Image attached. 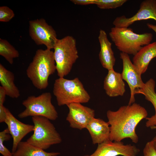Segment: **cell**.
<instances>
[{
	"instance_id": "ffe728a7",
	"label": "cell",
	"mask_w": 156,
	"mask_h": 156,
	"mask_svg": "<svg viewBox=\"0 0 156 156\" xmlns=\"http://www.w3.org/2000/svg\"><path fill=\"white\" fill-rule=\"evenodd\" d=\"M60 154L58 152H47L26 141H21L16 151L12 153V156H57Z\"/></svg>"
},
{
	"instance_id": "8fae6325",
	"label": "cell",
	"mask_w": 156,
	"mask_h": 156,
	"mask_svg": "<svg viewBox=\"0 0 156 156\" xmlns=\"http://www.w3.org/2000/svg\"><path fill=\"white\" fill-rule=\"evenodd\" d=\"M152 19L156 21V0H145L140 4V8L133 16L127 18L125 15L117 17L113 22L115 27H128L138 21Z\"/></svg>"
},
{
	"instance_id": "cb8c5ba5",
	"label": "cell",
	"mask_w": 156,
	"mask_h": 156,
	"mask_svg": "<svg viewBox=\"0 0 156 156\" xmlns=\"http://www.w3.org/2000/svg\"><path fill=\"white\" fill-rule=\"evenodd\" d=\"M13 11L7 6L0 7V21L7 22L10 21L14 16Z\"/></svg>"
},
{
	"instance_id": "7402d4cb",
	"label": "cell",
	"mask_w": 156,
	"mask_h": 156,
	"mask_svg": "<svg viewBox=\"0 0 156 156\" xmlns=\"http://www.w3.org/2000/svg\"><path fill=\"white\" fill-rule=\"evenodd\" d=\"M127 0H95L94 4L103 9H115L122 6Z\"/></svg>"
},
{
	"instance_id": "44dd1931",
	"label": "cell",
	"mask_w": 156,
	"mask_h": 156,
	"mask_svg": "<svg viewBox=\"0 0 156 156\" xmlns=\"http://www.w3.org/2000/svg\"><path fill=\"white\" fill-rule=\"evenodd\" d=\"M0 55L12 64L13 63L14 59L18 57L19 53L7 40L0 38Z\"/></svg>"
},
{
	"instance_id": "ac0fdd59",
	"label": "cell",
	"mask_w": 156,
	"mask_h": 156,
	"mask_svg": "<svg viewBox=\"0 0 156 156\" xmlns=\"http://www.w3.org/2000/svg\"><path fill=\"white\" fill-rule=\"evenodd\" d=\"M155 82L152 78H151L144 83L143 87L136 90V94H142L147 101L150 102L153 105L155 110V114L149 117H147L145 126L147 128L156 126V92L155 88Z\"/></svg>"
},
{
	"instance_id": "5b68a950",
	"label": "cell",
	"mask_w": 156,
	"mask_h": 156,
	"mask_svg": "<svg viewBox=\"0 0 156 156\" xmlns=\"http://www.w3.org/2000/svg\"><path fill=\"white\" fill-rule=\"evenodd\" d=\"M76 45L75 39L71 36L57 39L53 48V53L59 77H64L69 74L78 59Z\"/></svg>"
},
{
	"instance_id": "5bb4252c",
	"label": "cell",
	"mask_w": 156,
	"mask_h": 156,
	"mask_svg": "<svg viewBox=\"0 0 156 156\" xmlns=\"http://www.w3.org/2000/svg\"><path fill=\"white\" fill-rule=\"evenodd\" d=\"M103 88L110 97L122 96L126 90L121 74L115 71L114 69L108 70L104 80Z\"/></svg>"
},
{
	"instance_id": "3957f363",
	"label": "cell",
	"mask_w": 156,
	"mask_h": 156,
	"mask_svg": "<svg viewBox=\"0 0 156 156\" xmlns=\"http://www.w3.org/2000/svg\"><path fill=\"white\" fill-rule=\"evenodd\" d=\"M59 106L73 103H86L90 96L79 79H68L59 77L54 82L53 90Z\"/></svg>"
},
{
	"instance_id": "2e32d148",
	"label": "cell",
	"mask_w": 156,
	"mask_h": 156,
	"mask_svg": "<svg viewBox=\"0 0 156 156\" xmlns=\"http://www.w3.org/2000/svg\"><path fill=\"white\" fill-rule=\"evenodd\" d=\"M156 57V42L142 47L134 55L133 64L139 73L142 74L147 70L151 60Z\"/></svg>"
},
{
	"instance_id": "277c9868",
	"label": "cell",
	"mask_w": 156,
	"mask_h": 156,
	"mask_svg": "<svg viewBox=\"0 0 156 156\" xmlns=\"http://www.w3.org/2000/svg\"><path fill=\"white\" fill-rule=\"evenodd\" d=\"M109 36L121 52L134 55L142 47L151 43L153 35L150 33L137 34L131 28H111Z\"/></svg>"
},
{
	"instance_id": "ba28073f",
	"label": "cell",
	"mask_w": 156,
	"mask_h": 156,
	"mask_svg": "<svg viewBox=\"0 0 156 156\" xmlns=\"http://www.w3.org/2000/svg\"><path fill=\"white\" fill-rule=\"evenodd\" d=\"M29 34L37 45L44 44L47 49H53L58 39L55 30L44 18L30 20L29 22Z\"/></svg>"
},
{
	"instance_id": "83f0119b",
	"label": "cell",
	"mask_w": 156,
	"mask_h": 156,
	"mask_svg": "<svg viewBox=\"0 0 156 156\" xmlns=\"http://www.w3.org/2000/svg\"><path fill=\"white\" fill-rule=\"evenodd\" d=\"M6 95L4 89L1 86H0V105H3Z\"/></svg>"
},
{
	"instance_id": "4316f807",
	"label": "cell",
	"mask_w": 156,
	"mask_h": 156,
	"mask_svg": "<svg viewBox=\"0 0 156 156\" xmlns=\"http://www.w3.org/2000/svg\"><path fill=\"white\" fill-rule=\"evenodd\" d=\"M5 108L3 105H0V122H4L6 117Z\"/></svg>"
},
{
	"instance_id": "9a60e30c",
	"label": "cell",
	"mask_w": 156,
	"mask_h": 156,
	"mask_svg": "<svg viewBox=\"0 0 156 156\" xmlns=\"http://www.w3.org/2000/svg\"><path fill=\"white\" fill-rule=\"evenodd\" d=\"M91 136L92 144H98L109 140L110 128L108 122L99 118H93L86 128Z\"/></svg>"
},
{
	"instance_id": "d4e9b609",
	"label": "cell",
	"mask_w": 156,
	"mask_h": 156,
	"mask_svg": "<svg viewBox=\"0 0 156 156\" xmlns=\"http://www.w3.org/2000/svg\"><path fill=\"white\" fill-rule=\"evenodd\" d=\"M144 156H156V150L152 140L146 143L143 150Z\"/></svg>"
},
{
	"instance_id": "30bf717a",
	"label": "cell",
	"mask_w": 156,
	"mask_h": 156,
	"mask_svg": "<svg viewBox=\"0 0 156 156\" xmlns=\"http://www.w3.org/2000/svg\"><path fill=\"white\" fill-rule=\"evenodd\" d=\"M120 57L123 63V69L121 74L123 80L127 83L130 90V97L128 105L135 103V92L142 88L144 84L141 78V75L135 68L131 62L128 54L121 52Z\"/></svg>"
},
{
	"instance_id": "484cf974",
	"label": "cell",
	"mask_w": 156,
	"mask_h": 156,
	"mask_svg": "<svg viewBox=\"0 0 156 156\" xmlns=\"http://www.w3.org/2000/svg\"><path fill=\"white\" fill-rule=\"evenodd\" d=\"M70 1L75 5H86L94 4L95 0H71Z\"/></svg>"
},
{
	"instance_id": "7a4b0ae2",
	"label": "cell",
	"mask_w": 156,
	"mask_h": 156,
	"mask_svg": "<svg viewBox=\"0 0 156 156\" xmlns=\"http://www.w3.org/2000/svg\"><path fill=\"white\" fill-rule=\"evenodd\" d=\"M56 70L53 52L47 49H38L26 72L34 86L38 90H42L47 88L49 76Z\"/></svg>"
},
{
	"instance_id": "d6986e66",
	"label": "cell",
	"mask_w": 156,
	"mask_h": 156,
	"mask_svg": "<svg viewBox=\"0 0 156 156\" xmlns=\"http://www.w3.org/2000/svg\"><path fill=\"white\" fill-rule=\"evenodd\" d=\"M14 73L0 64V83L5 91L6 95L12 98L20 96V91L14 83Z\"/></svg>"
},
{
	"instance_id": "7c38bea8",
	"label": "cell",
	"mask_w": 156,
	"mask_h": 156,
	"mask_svg": "<svg viewBox=\"0 0 156 156\" xmlns=\"http://www.w3.org/2000/svg\"><path fill=\"white\" fill-rule=\"evenodd\" d=\"M67 106L69 112L66 120L73 128L79 130L86 128L90 121L94 118V110L81 103H73Z\"/></svg>"
},
{
	"instance_id": "8992f818",
	"label": "cell",
	"mask_w": 156,
	"mask_h": 156,
	"mask_svg": "<svg viewBox=\"0 0 156 156\" xmlns=\"http://www.w3.org/2000/svg\"><path fill=\"white\" fill-rule=\"evenodd\" d=\"M33 134L26 141L29 144L44 150L60 143L62 139L53 125L48 119L41 116L32 117Z\"/></svg>"
},
{
	"instance_id": "6da1fadb",
	"label": "cell",
	"mask_w": 156,
	"mask_h": 156,
	"mask_svg": "<svg viewBox=\"0 0 156 156\" xmlns=\"http://www.w3.org/2000/svg\"><path fill=\"white\" fill-rule=\"evenodd\" d=\"M148 115L144 107L135 103L122 106L116 111L108 110L107 116L110 128L109 140L119 142L129 138L137 143L139 138L136 133V127Z\"/></svg>"
},
{
	"instance_id": "9c48e42d",
	"label": "cell",
	"mask_w": 156,
	"mask_h": 156,
	"mask_svg": "<svg viewBox=\"0 0 156 156\" xmlns=\"http://www.w3.org/2000/svg\"><path fill=\"white\" fill-rule=\"evenodd\" d=\"M140 152V149L134 145L109 140L98 144L92 154L83 156H137Z\"/></svg>"
},
{
	"instance_id": "f546056e",
	"label": "cell",
	"mask_w": 156,
	"mask_h": 156,
	"mask_svg": "<svg viewBox=\"0 0 156 156\" xmlns=\"http://www.w3.org/2000/svg\"><path fill=\"white\" fill-rule=\"evenodd\" d=\"M154 147L156 150V136L152 139Z\"/></svg>"
},
{
	"instance_id": "52a82bcc",
	"label": "cell",
	"mask_w": 156,
	"mask_h": 156,
	"mask_svg": "<svg viewBox=\"0 0 156 156\" xmlns=\"http://www.w3.org/2000/svg\"><path fill=\"white\" fill-rule=\"evenodd\" d=\"M52 96L49 92L43 93L37 96H30L22 102L25 109L18 115L21 118L28 116H41L50 120H55L58 113L51 103Z\"/></svg>"
},
{
	"instance_id": "4dcf8cb0",
	"label": "cell",
	"mask_w": 156,
	"mask_h": 156,
	"mask_svg": "<svg viewBox=\"0 0 156 156\" xmlns=\"http://www.w3.org/2000/svg\"><path fill=\"white\" fill-rule=\"evenodd\" d=\"M154 130H155V132L156 133V126L152 127L150 128Z\"/></svg>"
},
{
	"instance_id": "4fadbf2b",
	"label": "cell",
	"mask_w": 156,
	"mask_h": 156,
	"mask_svg": "<svg viewBox=\"0 0 156 156\" xmlns=\"http://www.w3.org/2000/svg\"><path fill=\"white\" fill-rule=\"evenodd\" d=\"M5 122L8 126L10 134L13 138L12 153L16 150L19 144L27 135L33 131V125L23 123L17 119L10 110L6 108Z\"/></svg>"
},
{
	"instance_id": "603a6c76",
	"label": "cell",
	"mask_w": 156,
	"mask_h": 156,
	"mask_svg": "<svg viewBox=\"0 0 156 156\" xmlns=\"http://www.w3.org/2000/svg\"><path fill=\"white\" fill-rule=\"evenodd\" d=\"M11 136L8 128L0 132V153L3 156H12V153L4 144V142L9 140Z\"/></svg>"
},
{
	"instance_id": "e0dca14e",
	"label": "cell",
	"mask_w": 156,
	"mask_h": 156,
	"mask_svg": "<svg viewBox=\"0 0 156 156\" xmlns=\"http://www.w3.org/2000/svg\"><path fill=\"white\" fill-rule=\"evenodd\" d=\"M98 40L100 47L99 58L101 64L108 70L114 69L116 59L112 48V44L108 39L107 34L104 30H100Z\"/></svg>"
},
{
	"instance_id": "f1b7e54d",
	"label": "cell",
	"mask_w": 156,
	"mask_h": 156,
	"mask_svg": "<svg viewBox=\"0 0 156 156\" xmlns=\"http://www.w3.org/2000/svg\"><path fill=\"white\" fill-rule=\"evenodd\" d=\"M147 25L149 29L153 30L156 33V25L149 23H147Z\"/></svg>"
}]
</instances>
